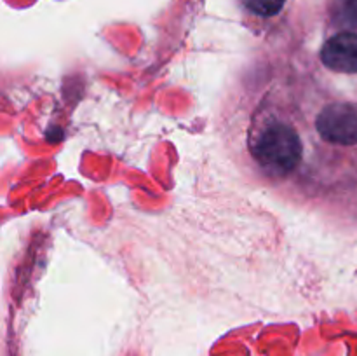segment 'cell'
I'll return each mask as SVG.
<instances>
[{"mask_svg":"<svg viewBox=\"0 0 357 356\" xmlns=\"http://www.w3.org/2000/svg\"><path fill=\"white\" fill-rule=\"evenodd\" d=\"M324 66L338 73H357V34L340 31L321 49Z\"/></svg>","mask_w":357,"mask_h":356,"instance_id":"obj_3","label":"cell"},{"mask_svg":"<svg viewBox=\"0 0 357 356\" xmlns=\"http://www.w3.org/2000/svg\"><path fill=\"white\" fill-rule=\"evenodd\" d=\"M337 13L344 23L357 27V0H337Z\"/></svg>","mask_w":357,"mask_h":356,"instance_id":"obj_5","label":"cell"},{"mask_svg":"<svg viewBox=\"0 0 357 356\" xmlns=\"http://www.w3.org/2000/svg\"><path fill=\"white\" fill-rule=\"evenodd\" d=\"M253 156L274 175H288L302 159L298 133L286 122H268L255 140Z\"/></svg>","mask_w":357,"mask_h":356,"instance_id":"obj_1","label":"cell"},{"mask_svg":"<svg viewBox=\"0 0 357 356\" xmlns=\"http://www.w3.org/2000/svg\"><path fill=\"white\" fill-rule=\"evenodd\" d=\"M316 128L326 142L337 145H356L357 105L347 101L328 105L317 115Z\"/></svg>","mask_w":357,"mask_h":356,"instance_id":"obj_2","label":"cell"},{"mask_svg":"<svg viewBox=\"0 0 357 356\" xmlns=\"http://www.w3.org/2000/svg\"><path fill=\"white\" fill-rule=\"evenodd\" d=\"M286 0H243L244 7L257 16L271 17L279 14Z\"/></svg>","mask_w":357,"mask_h":356,"instance_id":"obj_4","label":"cell"}]
</instances>
